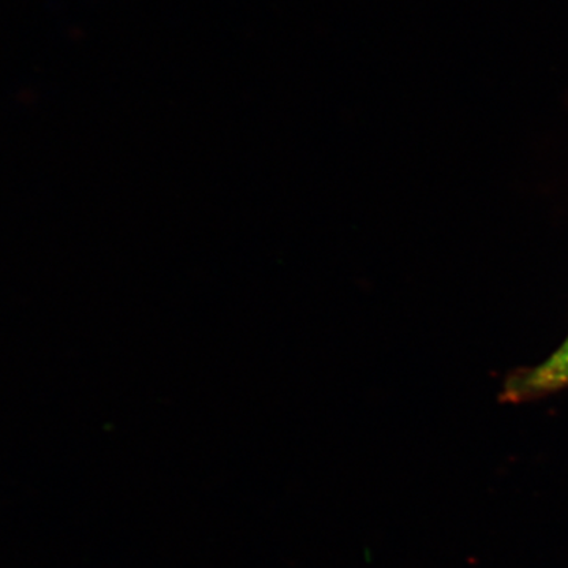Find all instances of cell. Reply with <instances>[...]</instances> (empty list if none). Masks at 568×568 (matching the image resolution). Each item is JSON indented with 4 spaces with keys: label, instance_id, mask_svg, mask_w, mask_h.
<instances>
[{
    "label": "cell",
    "instance_id": "6da1fadb",
    "mask_svg": "<svg viewBox=\"0 0 568 568\" xmlns=\"http://www.w3.org/2000/svg\"><path fill=\"white\" fill-rule=\"evenodd\" d=\"M568 388V338L544 364L521 369L508 379L504 398L526 402Z\"/></svg>",
    "mask_w": 568,
    "mask_h": 568
}]
</instances>
